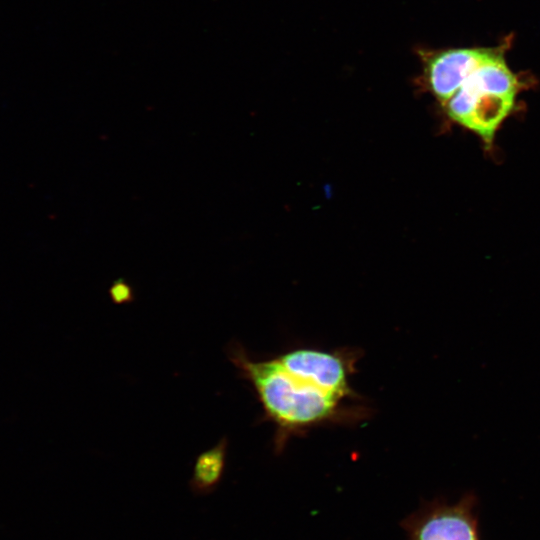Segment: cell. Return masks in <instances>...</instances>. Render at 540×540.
Wrapping results in <instances>:
<instances>
[{
  "instance_id": "cell-1",
  "label": "cell",
  "mask_w": 540,
  "mask_h": 540,
  "mask_svg": "<svg viewBox=\"0 0 540 540\" xmlns=\"http://www.w3.org/2000/svg\"><path fill=\"white\" fill-rule=\"evenodd\" d=\"M228 358L251 384L264 419L274 425L277 452L291 437L312 428L365 418L366 407L351 386L356 350L299 347L257 360L235 342L228 347Z\"/></svg>"
},
{
  "instance_id": "cell-2",
  "label": "cell",
  "mask_w": 540,
  "mask_h": 540,
  "mask_svg": "<svg viewBox=\"0 0 540 540\" xmlns=\"http://www.w3.org/2000/svg\"><path fill=\"white\" fill-rule=\"evenodd\" d=\"M517 95L494 74L478 66L445 104L448 116L493 144L501 124L514 110Z\"/></svg>"
},
{
  "instance_id": "cell-3",
  "label": "cell",
  "mask_w": 540,
  "mask_h": 540,
  "mask_svg": "<svg viewBox=\"0 0 540 540\" xmlns=\"http://www.w3.org/2000/svg\"><path fill=\"white\" fill-rule=\"evenodd\" d=\"M493 50L483 47L453 48L427 53L424 64L428 88L445 105Z\"/></svg>"
},
{
  "instance_id": "cell-4",
  "label": "cell",
  "mask_w": 540,
  "mask_h": 540,
  "mask_svg": "<svg viewBox=\"0 0 540 540\" xmlns=\"http://www.w3.org/2000/svg\"><path fill=\"white\" fill-rule=\"evenodd\" d=\"M477 499L464 495L455 504L432 507L416 524L413 540H481Z\"/></svg>"
},
{
  "instance_id": "cell-5",
  "label": "cell",
  "mask_w": 540,
  "mask_h": 540,
  "mask_svg": "<svg viewBox=\"0 0 540 540\" xmlns=\"http://www.w3.org/2000/svg\"><path fill=\"white\" fill-rule=\"evenodd\" d=\"M227 448L228 440L224 436L216 445L197 456L190 481L194 491L204 493L219 483L225 467Z\"/></svg>"
}]
</instances>
